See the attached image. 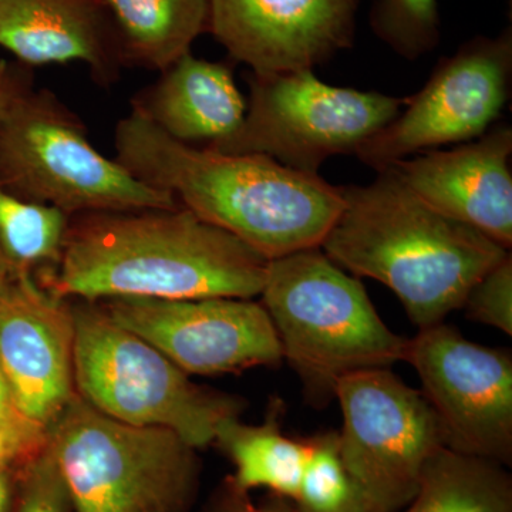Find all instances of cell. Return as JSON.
I'll return each instance as SVG.
<instances>
[{
    "mask_svg": "<svg viewBox=\"0 0 512 512\" xmlns=\"http://www.w3.org/2000/svg\"><path fill=\"white\" fill-rule=\"evenodd\" d=\"M0 47L26 67L83 63L103 89L126 67L101 0H0Z\"/></svg>",
    "mask_w": 512,
    "mask_h": 512,
    "instance_id": "cell-16",
    "label": "cell"
},
{
    "mask_svg": "<svg viewBox=\"0 0 512 512\" xmlns=\"http://www.w3.org/2000/svg\"><path fill=\"white\" fill-rule=\"evenodd\" d=\"M12 269L6 265V262L3 261L2 256H0V293L5 291L6 286H8L10 279L13 278Z\"/></svg>",
    "mask_w": 512,
    "mask_h": 512,
    "instance_id": "cell-31",
    "label": "cell"
},
{
    "mask_svg": "<svg viewBox=\"0 0 512 512\" xmlns=\"http://www.w3.org/2000/svg\"><path fill=\"white\" fill-rule=\"evenodd\" d=\"M72 511L69 488L47 443L37 456L18 471V491L12 512Z\"/></svg>",
    "mask_w": 512,
    "mask_h": 512,
    "instance_id": "cell-24",
    "label": "cell"
},
{
    "mask_svg": "<svg viewBox=\"0 0 512 512\" xmlns=\"http://www.w3.org/2000/svg\"><path fill=\"white\" fill-rule=\"evenodd\" d=\"M28 69L29 67H16L0 59V110L20 87L32 82V74Z\"/></svg>",
    "mask_w": 512,
    "mask_h": 512,
    "instance_id": "cell-29",
    "label": "cell"
},
{
    "mask_svg": "<svg viewBox=\"0 0 512 512\" xmlns=\"http://www.w3.org/2000/svg\"><path fill=\"white\" fill-rule=\"evenodd\" d=\"M74 390L111 419L173 431L200 450L241 416V397L207 389L153 345L119 325L100 303H73Z\"/></svg>",
    "mask_w": 512,
    "mask_h": 512,
    "instance_id": "cell-5",
    "label": "cell"
},
{
    "mask_svg": "<svg viewBox=\"0 0 512 512\" xmlns=\"http://www.w3.org/2000/svg\"><path fill=\"white\" fill-rule=\"evenodd\" d=\"M342 191L345 207L320 248L356 278L392 289L419 329L463 308L478 279L511 254L431 208L390 170Z\"/></svg>",
    "mask_w": 512,
    "mask_h": 512,
    "instance_id": "cell-3",
    "label": "cell"
},
{
    "mask_svg": "<svg viewBox=\"0 0 512 512\" xmlns=\"http://www.w3.org/2000/svg\"><path fill=\"white\" fill-rule=\"evenodd\" d=\"M74 312L35 275L0 293V367L22 413L49 431L73 399Z\"/></svg>",
    "mask_w": 512,
    "mask_h": 512,
    "instance_id": "cell-14",
    "label": "cell"
},
{
    "mask_svg": "<svg viewBox=\"0 0 512 512\" xmlns=\"http://www.w3.org/2000/svg\"><path fill=\"white\" fill-rule=\"evenodd\" d=\"M359 0H210L208 30L256 76L313 70L353 45Z\"/></svg>",
    "mask_w": 512,
    "mask_h": 512,
    "instance_id": "cell-13",
    "label": "cell"
},
{
    "mask_svg": "<svg viewBox=\"0 0 512 512\" xmlns=\"http://www.w3.org/2000/svg\"><path fill=\"white\" fill-rule=\"evenodd\" d=\"M18 491V473L0 466V512H12Z\"/></svg>",
    "mask_w": 512,
    "mask_h": 512,
    "instance_id": "cell-30",
    "label": "cell"
},
{
    "mask_svg": "<svg viewBox=\"0 0 512 512\" xmlns=\"http://www.w3.org/2000/svg\"><path fill=\"white\" fill-rule=\"evenodd\" d=\"M259 296L312 406H328L345 376L406 362L409 339L383 322L359 278L322 248L269 261Z\"/></svg>",
    "mask_w": 512,
    "mask_h": 512,
    "instance_id": "cell-4",
    "label": "cell"
},
{
    "mask_svg": "<svg viewBox=\"0 0 512 512\" xmlns=\"http://www.w3.org/2000/svg\"><path fill=\"white\" fill-rule=\"evenodd\" d=\"M241 128L211 147L261 154L292 170L318 174L330 157L356 154L402 110L404 99L320 82L313 70L248 76Z\"/></svg>",
    "mask_w": 512,
    "mask_h": 512,
    "instance_id": "cell-8",
    "label": "cell"
},
{
    "mask_svg": "<svg viewBox=\"0 0 512 512\" xmlns=\"http://www.w3.org/2000/svg\"><path fill=\"white\" fill-rule=\"evenodd\" d=\"M335 399L343 416L340 458L369 512L403 510L430 458L446 447L426 397L392 369H369L343 377Z\"/></svg>",
    "mask_w": 512,
    "mask_h": 512,
    "instance_id": "cell-9",
    "label": "cell"
},
{
    "mask_svg": "<svg viewBox=\"0 0 512 512\" xmlns=\"http://www.w3.org/2000/svg\"><path fill=\"white\" fill-rule=\"evenodd\" d=\"M49 443L47 439H33L15 431L0 429V466L18 473Z\"/></svg>",
    "mask_w": 512,
    "mask_h": 512,
    "instance_id": "cell-27",
    "label": "cell"
},
{
    "mask_svg": "<svg viewBox=\"0 0 512 512\" xmlns=\"http://www.w3.org/2000/svg\"><path fill=\"white\" fill-rule=\"evenodd\" d=\"M0 429L15 431L33 439L49 437V431L33 423L22 413L2 367H0Z\"/></svg>",
    "mask_w": 512,
    "mask_h": 512,
    "instance_id": "cell-26",
    "label": "cell"
},
{
    "mask_svg": "<svg viewBox=\"0 0 512 512\" xmlns=\"http://www.w3.org/2000/svg\"><path fill=\"white\" fill-rule=\"evenodd\" d=\"M131 111L180 143L215 147L244 123L247 101L227 64L187 53L131 99Z\"/></svg>",
    "mask_w": 512,
    "mask_h": 512,
    "instance_id": "cell-17",
    "label": "cell"
},
{
    "mask_svg": "<svg viewBox=\"0 0 512 512\" xmlns=\"http://www.w3.org/2000/svg\"><path fill=\"white\" fill-rule=\"evenodd\" d=\"M205 512H281L271 508L259 507L249 497L247 491L239 490L237 485L227 478L220 490L215 493Z\"/></svg>",
    "mask_w": 512,
    "mask_h": 512,
    "instance_id": "cell-28",
    "label": "cell"
},
{
    "mask_svg": "<svg viewBox=\"0 0 512 512\" xmlns=\"http://www.w3.org/2000/svg\"><path fill=\"white\" fill-rule=\"evenodd\" d=\"M49 446L74 512H188L194 503L197 450L173 431L121 423L74 394Z\"/></svg>",
    "mask_w": 512,
    "mask_h": 512,
    "instance_id": "cell-7",
    "label": "cell"
},
{
    "mask_svg": "<svg viewBox=\"0 0 512 512\" xmlns=\"http://www.w3.org/2000/svg\"><path fill=\"white\" fill-rule=\"evenodd\" d=\"M116 160L148 187L224 229L268 261L320 248L345 207L342 187L261 154L180 143L140 114L114 128Z\"/></svg>",
    "mask_w": 512,
    "mask_h": 512,
    "instance_id": "cell-2",
    "label": "cell"
},
{
    "mask_svg": "<svg viewBox=\"0 0 512 512\" xmlns=\"http://www.w3.org/2000/svg\"><path fill=\"white\" fill-rule=\"evenodd\" d=\"M512 32L477 36L437 64L429 82L356 156L377 173L423 151L477 140L510 100Z\"/></svg>",
    "mask_w": 512,
    "mask_h": 512,
    "instance_id": "cell-10",
    "label": "cell"
},
{
    "mask_svg": "<svg viewBox=\"0 0 512 512\" xmlns=\"http://www.w3.org/2000/svg\"><path fill=\"white\" fill-rule=\"evenodd\" d=\"M0 185L69 215L170 210L168 192L141 183L90 141L84 121L49 89L20 87L0 110Z\"/></svg>",
    "mask_w": 512,
    "mask_h": 512,
    "instance_id": "cell-6",
    "label": "cell"
},
{
    "mask_svg": "<svg viewBox=\"0 0 512 512\" xmlns=\"http://www.w3.org/2000/svg\"><path fill=\"white\" fill-rule=\"evenodd\" d=\"M268 259L184 207L73 215L55 271L37 275L53 295L116 298L252 299Z\"/></svg>",
    "mask_w": 512,
    "mask_h": 512,
    "instance_id": "cell-1",
    "label": "cell"
},
{
    "mask_svg": "<svg viewBox=\"0 0 512 512\" xmlns=\"http://www.w3.org/2000/svg\"><path fill=\"white\" fill-rule=\"evenodd\" d=\"M97 303L187 375L241 373L284 360L274 323L264 305L252 299L116 298Z\"/></svg>",
    "mask_w": 512,
    "mask_h": 512,
    "instance_id": "cell-12",
    "label": "cell"
},
{
    "mask_svg": "<svg viewBox=\"0 0 512 512\" xmlns=\"http://www.w3.org/2000/svg\"><path fill=\"white\" fill-rule=\"evenodd\" d=\"M309 458L298 494L296 512H369L365 498L343 466L338 431L309 439Z\"/></svg>",
    "mask_w": 512,
    "mask_h": 512,
    "instance_id": "cell-22",
    "label": "cell"
},
{
    "mask_svg": "<svg viewBox=\"0 0 512 512\" xmlns=\"http://www.w3.org/2000/svg\"><path fill=\"white\" fill-rule=\"evenodd\" d=\"M285 407L275 400L264 423H242L239 417L222 423L215 443L234 464L232 483L239 490L265 488L279 497L295 500L308 463L309 440H295L282 430Z\"/></svg>",
    "mask_w": 512,
    "mask_h": 512,
    "instance_id": "cell-19",
    "label": "cell"
},
{
    "mask_svg": "<svg viewBox=\"0 0 512 512\" xmlns=\"http://www.w3.org/2000/svg\"><path fill=\"white\" fill-rule=\"evenodd\" d=\"M512 130L493 127L450 150L423 151L387 167L421 201L446 217L512 247Z\"/></svg>",
    "mask_w": 512,
    "mask_h": 512,
    "instance_id": "cell-15",
    "label": "cell"
},
{
    "mask_svg": "<svg viewBox=\"0 0 512 512\" xmlns=\"http://www.w3.org/2000/svg\"><path fill=\"white\" fill-rule=\"evenodd\" d=\"M406 362L420 377L450 450L512 464V356L441 322L409 339Z\"/></svg>",
    "mask_w": 512,
    "mask_h": 512,
    "instance_id": "cell-11",
    "label": "cell"
},
{
    "mask_svg": "<svg viewBox=\"0 0 512 512\" xmlns=\"http://www.w3.org/2000/svg\"><path fill=\"white\" fill-rule=\"evenodd\" d=\"M369 22L375 35L403 59H420L440 45L437 0H376Z\"/></svg>",
    "mask_w": 512,
    "mask_h": 512,
    "instance_id": "cell-23",
    "label": "cell"
},
{
    "mask_svg": "<svg viewBox=\"0 0 512 512\" xmlns=\"http://www.w3.org/2000/svg\"><path fill=\"white\" fill-rule=\"evenodd\" d=\"M72 215L0 185V256L13 274L43 275L62 259Z\"/></svg>",
    "mask_w": 512,
    "mask_h": 512,
    "instance_id": "cell-21",
    "label": "cell"
},
{
    "mask_svg": "<svg viewBox=\"0 0 512 512\" xmlns=\"http://www.w3.org/2000/svg\"><path fill=\"white\" fill-rule=\"evenodd\" d=\"M126 67L164 72L208 30L210 0H101Z\"/></svg>",
    "mask_w": 512,
    "mask_h": 512,
    "instance_id": "cell-18",
    "label": "cell"
},
{
    "mask_svg": "<svg viewBox=\"0 0 512 512\" xmlns=\"http://www.w3.org/2000/svg\"><path fill=\"white\" fill-rule=\"evenodd\" d=\"M399 512H512V478L503 464L443 447Z\"/></svg>",
    "mask_w": 512,
    "mask_h": 512,
    "instance_id": "cell-20",
    "label": "cell"
},
{
    "mask_svg": "<svg viewBox=\"0 0 512 512\" xmlns=\"http://www.w3.org/2000/svg\"><path fill=\"white\" fill-rule=\"evenodd\" d=\"M468 319L512 335V256L476 282L463 303Z\"/></svg>",
    "mask_w": 512,
    "mask_h": 512,
    "instance_id": "cell-25",
    "label": "cell"
}]
</instances>
